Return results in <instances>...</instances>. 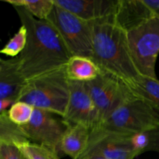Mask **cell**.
I'll list each match as a JSON object with an SVG mask.
<instances>
[{"instance_id": "cell-1", "label": "cell", "mask_w": 159, "mask_h": 159, "mask_svg": "<svg viewBox=\"0 0 159 159\" xmlns=\"http://www.w3.org/2000/svg\"><path fill=\"white\" fill-rule=\"evenodd\" d=\"M20 22L27 30V43L18 56L26 81L66 65L71 53L57 30L47 20H37L22 6H16Z\"/></svg>"}, {"instance_id": "cell-2", "label": "cell", "mask_w": 159, "mask_h": 159, "mask_svg": "<svg viewBox=\"0 0 159 159\" xmlns=\"http://www.w3.org/2000/svg\"><path fill=\"white\" fill-rule=\"evenodd\" d=\"M92 59L101 71H106L129 84L141 75L134 63L127 32L113 20L92 22Z\"/></svg>"}, {"instance_id": "cell-3", "label": "cell", "mask_w": 159, "mask_h": 159, "mask_svg": "<svg viewBox=\"0 0 159 159\" xmlns=\"http://www.w3.org/2000/svg\"><path fill=\"white\" fill-rule=\"evenodd\" d=\"M69 93L65 65L26 81L17 101L63 117Z\"/></svg>"}, {"instance_id": "cell-4", "label": "cell", "mask_w": 159, "mask_h": 159, "mask_svg": "<svg viewBox=\"0 0 159 159\" xmlns=\"http://www.w3.org/2000/svg\"><path fill=\"white\" fill-rule=\"evenodd\" d=\"M159 127V113L132 94L96 127L125 134L148 132Z\"/></svg>"}, {"instance_id": "cell-5", "label": "cell", "mask_w": 159, "mask_h": 159, "mask_svg": "<svg viewBox=\"0 0 159 159\" xmlns=\"http://www.w3.org/2000/svg\"><path fill=\"white\" fill-rule=\"evenodd\" d=\"M61 37L72 56H93V24L54 4L47 19Z\"/></svg>"}, {"instance_id": "cell-6", "label": "cell", "mask_w": 159, "mask_h": 159, "mask_svg": "<svg viewBox=\"0 0 159 159\" xmlns=\"http://www.w3.org/2000/svg\"><path fill=\"white\" fill-rule=\"evenodd\" d=\"M130 53L141 75L157 78L155 72L159 54V17H155L127 32Z\"/></svg>"}, {"instance_id": "cell-7", "label": "cell", "mask_w": 159, "mask_h": 159, "mask_svg": "<svg viewBox=\"0 0 159 159\" xmlns=\"http://www.w3.org/2000/svg\"><path fill=\"white\" fill-rule=\"evenodd\" d=\"M133 134L94 127L90 131L88 146L79 159H134L140 154L132 144Z\"/></svg>"}, {"instance_id": "cell-8", "label": "cell", "mask_w": 159, "mask_h": 159, "mask_svg": "<svg viewBox=\"0 0 159 159\" xmlns=\"http://www.w3.org/2000/svg\"><path fill=\"white\" fill-rule=\"evenodd\" d=\"M85 84L97 111V126L102 124L116 107L132 96V93L124 82L103 71H101L94 80Z\"/></svg>"}, {"instance_id": "cell-9", "label": "cell", "mask_w": 159, "mask_h": 159, "mask_svg": "<svg viewBox=\"0 0 159 159\" xmlns=\"http://www.w3.org/2000/svg\"><path fill=\"white\" fill-rule=\"evenodd\" d=\"M68 127L63 119H57L54 113L37 108H34L30 122L20 126L30 142L47 146L57 154L60 152L61 140Z\"/></svg>"}, {"instance_id": "cell-10", "label": "cell", "mask_w": 159, "mask_h": 159, "mask_svg": "<svg viewBox=\"0 0 159 159\" xmlns=\"http://www.w3.org/2000/svg\"><path fill=\"white\" fill-rule=\"evenodd\" d=\"M69 99L63 120L68 125L82 124L93 129L98 125L96 107L85 82L69 81Z\"/></svg>"}, {"instance_id": "cell-11", "label": "cell", "mask_w": 159, "mask_h": 159, "mask_svg": "<svg viewBox=\"0 0 159 159\" xmlns=\"http://www.w3.org/2000/svg\"><path fill=\"white\" fill-rule=\"evenodd\" d=\"M54 4L87 22L113 20L120 0H54Z\"/></svg>"}, {"instance_id": "cell-12", "label": "cell", "mask_w": 159, "mask_h": 159, "mask_svg": "<svg viewBox=\"0 0 159 159\" xmlns=\"http://www.w3.org/2000/svg\"><path fill=\"white\" fill-rule=\"evenodd\" d=\"M26 82L20 71L18 57L0 60V100L17 102Z\"/></svg>"}, {"instance_id": "cell-13", "label": "cell", "mask_w": 159, "mask_h": 159, "mask_svg": "<svg viewBox=\"0 0 159 159\" xmlns=\"http://www.w3.org/2000/svg\"><path fill=\"white\" fill-rule=\"evenodd\" d=\"M155 17L144 0H120L113 21L128 32Z\"/></svg>"}, {"instance_id": "cell-14", "label": "cell", "mask_w": 159, "mask_h": 159, "mask_svg": "<svg viewBox=\"0 0 159 159\" xmlns=\"http://www.w3.org/2000/svg\"><path fill=\"white\" fill-rule=\"evenodd\" d=\"M91 129L82 124L68 125L60 143V152L71 159H79L88 146Z\"/></svg>"}, {"instance_id": "cell-15", "label": "cell", "mask_w": 159, "mask_h": 159, "mask_svg": "<svg viewBox=\"0 0 159 159\" xmlns=\"http://www.w3.org/2000/svg\"><path fill=\"white\" fill-rule=\"evenodd\" d=\"M67 78L69 81L88 82L99 76L101 70L91 57L71 56L65 65Z\"/></svg>"}, {"instance_id": "cell-16", "label": "cell", "mask_w": 159, "mask_h": 159, "mask_svg": "<svg viewBox=\"0 0 159 159\" xmlns=\"http://www.w3.org/2000/svg\"><path fill=\"white\" fill-rule=\"evenodd\" d=\"M126 85L134 96L143 99L159 111V79L140 75Z\"/></svg>"}, {"instance_id": "cell-17", "label": "cell", "mask_w": 159, "mask_h": 159, "mask_svg": "<svg viewBox=\"0 0 159 159\" xmlns=\"http://www.w3.org/2000/svg\"><path fill=\"white\" fill-rule=\"evenodd\" d=\"M30 142L20 126L14 124L8 116V112L0 113V143L19 146Z\"/></svg>"}, {"instance_id": "cell-18", "label": "cell", "mask_w": 159, "mask_h": 159, "mask_svg": "<svg viewBox=\"0 0 159 159\" xmlns=\"http://www.w3.org/2000/svg\"><path fill=\"white\" fill-rule=\"evenodd\" d=\"M4 2L13 7L22 6L33 16L40 20H47L54 7V0H4Z\"/></svg>"}, {"instance_id": "cell-19", "label": "cell", "mask_w": 159, "mask_h": 159, "mask_svg": "<svg viewBox=\"0 0 159 159\" xmlns=\"http://www.w3.org/2000/svg\"><path fill=\"white\" fill-rule=\"evenodd\" d=\"M27 43V30L21 25L16 34L6 43L1 50V53L12 58L17 57L24 50Z\"/></svg>"}, {"instance_id": "cell-20", "label": "cell", "mask_w": 159, "mask_h": 159, "mask_svg": "<svg viewBox=\"0 0 159 159\" xmlns=\"http://www.w3.org/2000/svg\"><path fill=\"white\" fill-rule=\"evenodd\" d=\"M18 148L26 155L27 159H59L57 152L42 144L30 141Z\"/></svg>"}, {"instance_id": "cell-21", "label": "cell", "mask_w": 159, "mask_h": 159, "mask_svg": "<svg viewBox=\"0 0 159 159\" xmlns=\"http://www.w3.org/2000/svg\"><path fill=\"white\" fill-rule=\"evenodd\" d=\"M34 111V107L26 102L17 101L8 111L9 119L19 126H23L30 122Z\"/></svg>"}, {"instance_id": "cell-22", "label": "cell", "mask_w": 159, "mask_h": 159, "mask_svg": "<svg viewBox=\"0 0 159 159\" xmlns=\"http://www.w3.org/2000/svg\"><path fill=\"white\" fill-rule=\"evenodd\" d=\"M0 159H27L17 146L0 143Z\"/></svg>"}, {"instance_id": "cell-23", "label": "cell", "mask_w": 159, "mask_h": 159, "mask_svg": "<svg viewBox=\"0 0 159 159\" xmlns=\"http://www.w3.org/2000/svg\"><path fill=\"white\" fill-rule=\"evenodd\" d=\"M131 141L134 148L139 152L140 155L142 154L143 152H147V149L149 145L148 132L134 134Z\"/></svg>"}, {"instance_id": "cell-24", "label": "cell", "mask_w": 159, "mask_h": 159, "mask_svg": "<svg viewBox=\"0 0 159 159\" xmlns=\"http://www.w3.org/2000/svg\"><path fill=\"white\" fill-rule=\"evenodd\" d=\"M148 134L149 145L147 152L153 151V152H159V127L148 131Z\"/></svg>"}, {"instance_id": "cell-25", "label": "cell", "mask_w": 159, "mask_h": 159, "mask_svg": "<svg viewBox=\"0 0 159 159\" xmlns=\"http://www.w3.org/2000/svg\"><path fill=\"white\" fill-rule=\"evenodd\" d=\"M87 159H105L103 158H100V157H93V158H89Z\"/></svg>"}]
</instances>
